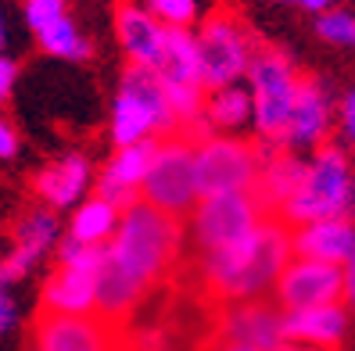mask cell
<instances>
[{"label":"cell","mask_w":355,"mask_h":351,"mask_svg":"<svg viewBox=\"0 0 355 351\" xmlns=\"http://www.w3.org/2000/svg\"><path fill=\"white\" fill-rule=\"evenodd\" d=\"M341 298L355 308V258L345 265V269H341Z\"/></svg>","instance_id":"obj_33"},{"label":"cell","mask_w":355,"mask_h":351,"mask_svg":"<svg viewBox=\"0 0 355 351\" xmlns=\"http://www.w3.org/2000/svg\"><path fill=\"white\" fill-rule=\"evenodd\" d=\"M327 133H330V97L323 90V82L302 79L284 143H291V147H316V143H323Z\"/></svg>","instance_id":"obj_15"},{"label":"cell","mask_w":355,"mask_h":351,"mask_svg":"<svg viewBox=\"0 0 355 351\" xmlns=\"http://www.w3.org/2000/svg\"><path fill=\"white\" fill-rule=\"evenodd\" d=\"M15 323V301L4 294V287H0V334H8Z\"/></svg>","instance_id":"obj_34"},{"label":"cell","mask_w":355,"mask_h":351,"mask_svg":"<svg viewBox=\"0 0 355 351\" xmlns=\"http://www.w3.org/2000/svg\"><path fill=\"white\" fill-rule=\"evenodd\" d=\"M18 154V129L8 118H0V161H8Z\"/></svg>","instance_id":"obj_30"},{"label":"cell","mask_w":355,"mask_h":351,"mask_svg":"<svg viewBox=\"0 0 355 351\" xmlns=\"http://www.w3.org/2000/svg\"><path fill=\"white\" fill-rule=\"evenodd\" d=\"M291 251L298 258L345 269L355 258V222L352 219H323V222L298 226L295 237H291Z\"/></svg>","instance_id":"obj_13"},{"label":"cell","mask_w":355,"mask_h":351,"mask_svg":"<svg viewBox=\"0 0 355 351\" xmlns=\"http://www.w3.org/2000/svg\"><path fill=\"white\" fill-rule=\"evenodd\" d=\"M36 39H40V47H44L47 54H54V57H72V61H79V57L90 54V44L83 39L79 26L72 22L69 15H61L58 22H51L47 29H40Z\"/></svg>","instance_id":"obj_24"},{"label":"cell","mask_w":355,"mask_h":351,"mask_svg":"<svg viewBox=\"0 0 355 351\" xmlns=\"http://www.w3.org/2000/svg\"><path fill=\"white\" fill-rule=\"evenodd\" d=\"M277 294L287 305V312H302V308H323L341 301V269L323 262L295 258L284 265L277 280Z\"/></svg>","instance_id":"obj_11"},{"label":"cell","mask_w":355,"mask_h":351,"mask_svg":"<svg viewBox=\"0 0 355 351\" xmlns=\"http://www.w3.org/2000/svg\"><path fill=\"white\" fill-rule=\"evenodd\" d=\"M155 75L165 87H201L198 36L187 33V29H165L162 54L155 61Z\"/></svg>","instance_id":"obj_20"},{"label":"cell","mask_w":355,"mask_h":351,"mask_svg":"<svg viewBox=\"0 0 355 351\" xmlns=\"http://www.w3.org/2000/svg\"><path fill=\"white\" fill-rule=\"evenodd\" d=\"M208 118L223 129H241L252 122V93L244 87H226L216 90V97L208 100Z\"/></svg>","instance_id":"obj_25"},{"label":"cell","mask_w":355,"mask_h":351,"mask_svg":"<svg viewBox=\"0 0 355 351\" xmlns=\"http://www.w3.org/2000/svg\"><path fill=\"white\" fill-rule=\"evenodd\" d=\"M355 208V172L345 151L323 147L305 165L298 190L284 204V215L298 226L323 222V219H348Z\"/></svg>","instance_id":"obj_3"},{"label":"cell","mask_w":355,"mask_h":351,"mask_svg":"<svg viewBox=\"0 0 355 351\" xmlns=\"http://www.w3.org/2000/svg\"><path fill=\"white\" fill-rule=\"evenodd\" d=\"M22 15H26L29 29L40 33V29H47L51 22H58V18L65 15V4H61V0H29V4L22 8Z\"/></svg>","instance_id":"obj_29"},{"label":"cell","mask_w":355,"mask_h":351,"mask_svg":"<svg viewBox=\"0 0 355 351\" xmlns=\"http://www.w3.org/2000/svg\"><path fill=\"white\" fill-rule=\"evenodd\" d=\"M173 122H194L201 115V87H165Z\"/></svg>","instance_id":"obj_28"},{"label":"cell","mask_w":355,"mask_h":351,"mask_svg":"<svg viewBox=\"0 0 355 351\" xmlns=\"http://www.w3.org/2000/svg\"><path fill=\"white\" fill-rule=\"evenodd\" d=\"M61 269L44 287V316H79L97 312V276L104 265V247H83L72 237L58 247Z\"/></svg>","instance_id":"obj_5"},{"label":"cell","mask_w":355,"mask_h":351,"mask_svg":"<svg viewBox=\"0 0 355 351\" xmlns=\"http://www.w3.org/2000/svg\"><path fill=\"white\" fill-rule=\"evenodd\" d=\"M40 351H112L108 330L94 316H40L36 323Z\"/></svg>","instance_id":"obj_14"},{"label":"cell","mask_w":355,"mask_h":351,"mask_svg":"<svg viewBox=\"0 0 355 351\" xmlns=\"http://www.w3.org/2000/svg\"><path fill=\"white\" fill-rule=\"evenodd\" d=\"M148 11H151L155 22L165 26V29H187L194 22V15H198V4L194 0H151Z\"/></svg>","instance_id":"obj_27"},{"label":"cell","mask_w":355,"mask_h":351,"mask_svg":"<svg viewBox=\"0 0 355 351\" xmlns=\"http://www.w3.org/2000/svg\"><path fill=\"white\" fill-rule=\"evenodd\" d=\"M4 36H8V26H4V15H0V47H4Z\"/></svg>","instance_id":"obj_37"},{"label":"cell","mask_w":355,"mask_h":351,"mask_svg":"<svg viewBox=\"0 0 355 351\" xmlns=\"http://www.w3.org/2000/svg\"><path fill=\"white\" fill-rule=\"evenodd\" d=\"M115 36L122 51L130 54L133 65L140 69H155V61L162 54V39H165V26H158L148 8H119L115 11Z\"/></svg>","instance_id":"obj_17"},{"label":"cell","mask_w":355,"mask_h":351,"mask_svg":"<svg viewBox=\"0 0 355 351\" xmlns=\"http://www.w3.org/2000/svg\"><path fill=\"white\" fill-rule=\"evenodd\" d=\"M280 351H312V348H302V344H284Z\"/></svg>","instance_id":"obj_36"},{"label":"cell","mask_w":355,"mask_h":351,"mask_svg":"<svg viewBox=\"0 0 355 351\" xmlns=\"http://www.w3.org/2000/svg\"><path fill=\"white\" fill-rule=\"evenodd\" d=\"M291 237L280 222H259L248 237L205 255V276L226 298H255L273 287L287 265Z\"/></svg>","instance_id":"obj_2"},{"label":"cell","mask_w":355,"mask_h":351,"mask_svg":"<svg viewBox=\"0 0 355 351\" xmlns=\"http://www.w3.org/2000/svg\"><path fill=\"white\" fill-rule=\"evenodd\" d=\"M198 54H201V82L212 90L237 87V79L252 65V36L237 22L234 15H212L201 26L198 36Z\"/></svg>","instance_id":"obj_9"},{"label":"cell","mask_w":355,"mask_h":351,"mask_svg":"<svg viewBox=\"0 0 355 351\" xmlns=\"http://www.w3.org/2000/svg\"><path fill=\"white\" fill-rule=\"evenodd\" d=\"M173 126L169 100H165V82L155 69H126L119 97L112 105V140L115 147H133V143L151 140L155 129Z\"/></svg>","instance_id":"obj_4"},{"label":"cell","mask_w":355,"mask_h":351,"mask_svg":"<svg viewBox=\"0 0 355 351\" xmlns=\"http://www.w3.org/2000/svg\"><path fill=\"white\" fill-rule=\"evenodd\" d=\"M119 219L122 212L112 208L108 201H101V197H90V201H83L76 215H72V240L83 244V247H101V240H108L115 237L119 230Z\"/></svg>","instance_id":"obj_22"},{"label":"cell","mask_w":355,"mask_h":351,"mask_svg":"<svg viewBox=\"0 0 355 351\" xmlns=\"http://www.w3.org/2000/svg\"><path fill=\"white\" fill-rule=\"evenodd\" d=\"M87 183H90V161L83 154H65L36 176V194L47 201V208H69L83 197Z\"/></svg>","instance_id":"obj_21"},{"label":"cell","mask_w":355,"mask_h":351,"mask_svg":"<svg viewBox=\"0 0 355 351\" xmlns=\"http://www.w3.org/2000/svg\"><path fill=\"white\" fill-rule=\"evenodd\" d=\"M341 129H345V136L355 143V90L345 97V105H341Z\"/></svg>","instance_id":"obj_32"},{"label":"cell","mask_w":355,"mask_h":351,"mask_svg":"<svg viewBox=\"0 0 355 351\" xmlns=\"http://www.w3.org/2000/svg\"><path fill=\"white\" fill-rule=\"evenodd\" d=\"M155 151L158 143L155 140H144V143H133V147H119V154L108 161V169L101 172V183H97V197L108 201L112 208L126 212L137 204V194L148 179V169L155 161Z\"/></svg>","instance_id":"obj_12"},{"label":"cell","mask_w":355,"mask_h":351,"mask_svg":"<svg viewBox=\"0 0 355 351\" xmlns=\"http://www.w3.org/2000/svg\"><path fill=\"white\" fill-rule=\"evenodd\" d=\"M180 247V222L137 201L122 212L112 247L97 276V312L119 319L144 298V291L169 269Z\"/></svg>","instance_id":"obj_1"},{"label":"cell","mask_w":355,"mask_h":351,"mask_svg":"<svg viewBox=\"0 0 355 351\" xmlns=\"http://www.w3.org/2000/svg\"><path fill=\"white\" fill-rule=\"evenodd\" d=\"M144 204L165 212V215H180L191 212L198 204V176H194V143L187 140H169L158 143L155 161L144 179Z\"/></svg>","instance_id":"obj_7"},{"label":"cell","mask_w":355,"mask_h":351,"mask_svg":"<svg viewBox=\"0 0 355 351\" xmlns=\"http://www.w3.org/2000/svg\"><path fill=\"white\" fill-rule=\"evenodd\" d=\"M252 75V122L266 140H284L291 108L298 97V72L291 65V57L280 51H259L248 65Z\"/></svg>","instance_id":"obj_6"},{"label":"cell","mask_w":355,"mask_h":351,"mask_svg":"<svg viewBox=\"0 0 355 351\" xmlns=\"http://www.w3.org/2000/svg\"><path fill=\"white\" fill-rule=\"evenodd\" d=\"M348 330V312L341 305H323V308H302V312H287L280 319V334L284 341H295L302 348H334L341 344Z\"/></svg>","instance_id":"obj_16"},{"label":"cell","mask_w":355,"mask_h":351,"mask_svg":"<svg viewBox=\"0 0 355 351\" xmlns=\"http://www.w3.org/2000/svg\"><path fill=\"white\" fill-rule=\"evenodd\" d=\"M316 33L320 39L334 47H355V15L352 11H323L316 18Z\"/></svg>","instance_id":"obj_26"},{"label":"cell","mask_w":355,"mask_h":351,"mask_svg":"<svg viewBox=\"0 0 355 351\" xmlns=\"http://www.w3.org/2000/svg\"><path fill=\"white\" fill-rule=\"evenodd\" d=\"M15 75H18V65H15L11 57L0 54V100H4V97L11 93V87H15Z\"/></svg>","instance_id":"obj_31"},{"label":"cell","mask_w":355,"mask_h":351,"mask_svg":"<svg viewBox=\"0 0 355 351\" xmlns=\"http://www.w3.org/2000/svg\"><path fill=\"white\" fill-rule=\"evenodd\" d=\"M212 351H255V348H244V344H234V341H223V344H216Z\"/></svg>","instance_id":"obj_35"},{"label":"cell","mask_w":355,"mask_h":351,"mask_svg":"<svg viewBox=\"0 0 355 351\" xmlns=\"http://www.w3.org/2000/svg\"><path fill=\"white\" fill-rule=\"evenodd\" d=\"M302 176H305V165H302L298 158H287V154L273 158V161L266 165V172L259 176L262 201H269V204H280V208H284V204L291 201V194L298 190Z\"/></svg>","instance_id":"obj_23"},{"label":"cell","mask_w":355,"mask_h":351,"mask_svg":"<svg viewBox=\"0 0 355 351\" xmlns=\"http://www.w3.org/2000/svg\"><path fill=\"white\" fill-rule=\"evenodd\" d=\"M54 240H58V219L51 212H29L22 222H18L15 251L4 258V265H0V287L18 280L29 265H36V258L44 255Z\"/></svg>","instance_id":"obj_18"},{"label":"cell","mask_w":355,"mask_h":351,"mask_svg":"<svg viewBox=\"0 0 355 351\" xmlns=\"http://www.w3.org/2000/svg\"><path fill=\"white\" fill-rule=\"evenodd\" d=\"M223 334L226 341L255 348V351H280L284 334H280V316L269 312L266 305H237L230 308L223 319Z\"/></svg>","instance_id":"obj_19"},{"label":"cell","mask_w":355,"mask_h":351,"mask_svg":"<svg viewBox=\"0 0 355 351\" xmlns=\"http://www.w3.org/2000/svg\"><path fill=\"white\" fill-rule=\"evenodd\" d=\"M259 201L255 194H216L201 197L194 208V240L205 255L248 237L259 226Z\"/></svg>","instance_id":"obj_10"},{"label":"cell","mask_w":355,"mask_h":351,"mask_svg":"<svg viewBox=\"0 0 355 351\" xmlns=\"http://www.w3.org/2000/svg\"><path fill=\"white\" fill-rule=\"evenodd\" d=\"M198 201L216 194H252L259 179V161L252 147L230 136H208L194 147Z\"/></svg>","instance_id":"obj_8"}]
</instances>
